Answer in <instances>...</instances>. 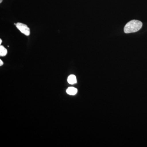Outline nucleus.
<instances>
[{"mask_svg":"<svg viewBox=\"0 0 147 147\" xmlns=\"http://www.w3.org/2000/svg\"><path fill=\"white\" fill-rule=\"evenodd\" d=\"M143 24L138 20H133L129 21L125 25L124 28L125 33H131L138 32L142 28Z\"/></svg>","mask_w":147,"mask_h":147,"instance_id":"obj_1","label":"nucleus"},{"mask_svg":"<svg viewBox=\"0 0 147 147\" xmlns=\"http://www.w3.org/2000/svg\"><path fill=\"white\" fill-rule=\"evenodd\" d=\"M17 29L25 35L28 36L30 34V30L26 24L21 23H17L16 24Z\"/></svg>","mask_w":147,"mask_h":147,"instance_id":"obj_2","label":"nucleus"},{"mask_svg":"<svg viewBox=\"0 0 147 147\" xmlns=\"http://www.w3.org/2000/svg\"><path fill=\"white\" fill-rule=\"evenodd\" d=\"M67 82L69 84L73 85L77 83V79L76 76L73 74H71L68 76L67 78Z\"/></svg>","mask_w":147,"mask_h":147,"instance_id":"obj_3","label":"nucleus"},{"mask_svg":"<svg viewBox=\"0 0 147 147\" xmlns=\"http://www.w3.org/2000/svg\"><path fill=\"white\" fill-rule=\"evenodd\" d=\"M77 92L78 90L74 87H69L66 90L67 93L71 95H74L77 93Z\"/></svg>","mask_w":147,"mask_h":147,"instance_id":"obj_4","label":"nucleus"},{"mask_svg":"<svg viewBox=\"0 0 147 147\" xmlns=\"http://www.w3.org/2000/svg\"><path fill=\"white\" fill-rule=\"evenodd\" d=\"M7 53V50L3 45L0 46V56L1 57H4L6 56Z\"/></svg>","mask_w":147,"mask_h":147,"instance_id":"obj_5","label":"nucleus"},{"mask_svg":"<svg viewBox=\"0 0 147 147\" xmlns=\"http://www.w3.org/2000/svg\"><path fill=\"white\" fill-rule=\"evenodd\" d=\"M3 61L1 60H0V66H1L2 65H3Z\"/></svg>","mask_w":147,"mask_h":147,"instance_id":"obj_6","label":"nucleus"},{"mask_svg":"<svg viewBox=\"0 0 147 147\" xmlns=\"http://www.w3.org/2000/svg\"><path fill=\"white\" fill-rule=\"evenodd\" d=\"M2 42V40L1 39H0V44H1Z\"/></svg>","mask_w":147,"mask_h":147,"instance_id":"obj_7","label":"nucleus"},{"mask_svg":"<svg viewBox=\"0 0 147 147\" xmlns=\"http://www.w3.org/2000/svg\"><path fill=\"white\" fill-rule=\"evenodd\" d=\"M3 0H0V3L2 2Z\"/></svg>","mask_w":147,"mask_h":147,"instance_id":"obj_8","label":"nucleus"}]
</instances>
